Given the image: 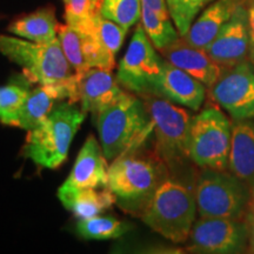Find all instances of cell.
Here are the masks:
<instances>
[{"mask_svg":"<svg viewBox=\"0 0 254 254\" xmlns=\"http://www.w3.org/2000/svg\"><path fill=\"white\" fill-rule=\"evenodd\" d=\"M209 90L212 99L233 120L254 119V68L251 62L225 69Z\"/></svg>","mask_w":254,"mask_h":254,"instance_id":"12","label":"cell"},{"mask_svg":"<svg viewBox=\"0 0 254 254\" xmlns=\"http://www.w3.org/2000/svg\"><path fill=\"white\" fill-rule=\"evenodd\" d=\"M241 4V0H214L200 12L182 38L196 49L206 50Z\"/></svg>","mask_w":254,"mask_h":254,"instance_id":"18","label":"cell"},{"mask_svg":"<svg viewBox=\"0 0 254 254\" xmlns=\"http://www.w3.org/2000/svg\"><path fill=\"white\" fill-rule=\"evenodd\" d=\"M160 52L168 63L184 69L207 87L214 85L226 69L215 63L205 50L190 45L182 37Z\"/></svg>","mask_w":254,"mask_h":254,"instance_id":"17","label":"cell"},{"mask_svg":"<svg viewBox=\"0 0 254 254\" xmlns=\"http://www.w3.org/2000/svg\"><path fill=\"white\" fill-rule=\"evenodd\" d=\"M0 53L20 66L28 81L38 85L59 84L73 73L58 38L39 44L0 34Z\"/></svg>","mask_w":254,"mask_h":254,"instance_id":"5","label":"cell"},{"mask_svg":"<svg viewBox=\"0 0 254 254\" xmlns=\"http://www.w3.org/2000/svg\"><path fill=\"white\" fill-rule=\"evenodd\" d=\"M109 166L101 145L90 135L79 152L71 173L62 189H105L109 187Z\"/></svg>","mask_w":254,"mask_h":254,"instance_id":"16","label":"cell"},{"mask_svg":"<svg viewBox=\"0 0 254 254\" xmlns=\"http://www.w3.org/2000/svg\"><path fill=\"white\" fill-rule=\"evenodd\" d=\"M205 51L225 68L245 62L250 51V34L247 9L243 4L239 5L228 23Z\"/></svg>","mask_w":254,"mask_h":254,"instance_id":"14","label":"cell"},{"mask_svg":"<svg viewBox=\"0 0 254 254\" xmlns=\"http://www.w3.org/2000/svg\"><path fill=\"white\" fill-rule=\"evenodd\" d=\"M249 239V225L225 218H200L190 234L192 251L207 254L241 253Z\"/></svg>","mask_w":254,"mask_h":254,"instance_id":"11","label":"cell"},{"mask_svg":"<svg viewBox=\"0 0 254 254\" xmlns=\"http://www.w3.org/2000/svg\"><path fill=\"white\" fill-rule=\"evenodd\" d=\"M249 232H250V239H249V250L251 253H254V214L249 215Z\"/></svg>","mask_w":254,"mask_h":254,"instance_id":"32","label":"cell"},{"mask_svg":"<svg viewBox=\"0 0 254 254\" xmlns=\"http://www.w3.org/2000/svg\"><path fill=\"white\" fill-rule=\"evenodd\" d=\"M140 20L146 34L158 51L165 50L180 38L172 19L161 17L145 5L141 7Z\"/></svg>","mask_w":254,"mask_h":254,"instance_id":"23","label":"cell"},{"mask_svg":"<svg viewBox=\"0 0 254 254\" xmlns=\"http://www.w3.org/2000/svg\"><path fill=\"white\" fill-rule=\"evenodd\" d=\"M58 39L66 59L74 72H82L90 68L87 66L82 49V37L69 25H59Z\"/></svg>","mask_w":254,"mask_h":254,"instance_id":"27","label":"cell"},{"mask_svg":"<svg viewBox=\"0 0 254 254\" xmlns=\"http://www.w3.org/2000/svg\"><path fill=\"white\" fill-rule=\"evenodd\" d=\"M160 168L150 159L124 154L109 168V189L126 213L140 215L163 183Z\"/></svg>","mask_w":254,"mask_h":254,"instance_id":"4","label":"cell"},{"mask_svg":"<svg viewBox=\"0 0 254 254\" xmlns=\"http://www.w3.org/2000/svg\"><path fill=\"white\" fill-rule=\"evenodd\" d=\"M59 101L51 85H39L30 90L26 100L15 112L6 125L20 127L31 131L40 125L55 109V103Z\"/></svg>","mask_w":254,"mask_h":254,"instance_id":"22","label":"cell"},{"mask_svg":"<svg viewBox=\"0 0 254 254\" xmlns=\"http://www.w3.org/2000/svg\"><path fill=\"white\" fill-rule=\"evenodd\" d=\"M146 107L152 120L157 151L168 166L190 159V128L192 117L182 107L164 98L147 95Z\"/></svg>","mask_w":254,"mask_h":254,"instance_id":"8","label":"cell"},{"mask_svg":"<svg viewBox=\"0 0 254 254\" xmlns=\"http://www.w3.org/2000/svg\"><path fill=\"white\" fill-rule=\"evenodd\" d=\"M63 1H64V2H65V4H66V2H67V0H63Z\"/></svg>","mask_w":254,"mask_h":254,"instance_id":"35","label":"cell"},{"mask_svg":"<svg viewBox=\"0 0 254 254\" xmlns=\"http://www.w3.org/2000/svg\"><path fill=\"white\" fill-rule=\"evenodd\" d=\"M99 189H62L58 190V198L64 207L71 211L79 219H87L100 215L114 202L113 193L109 187Z\"/></svg>","mask_w":254,"mask_h":254,"instance_id":"20","label":"cell"},{"mask_svg":"<svg viewBox=\"0 0 254 254\" xmlns=\"http://www.w3.org/2000/svg\"><path fill=\"white\" fill-rule=\"evenodd\" d=\"M155 50L142 25L139 24L119 64L117 79L122 86L141 97L153 95L164 63Z\"/></svg>","mask_w":254,"mask_h":254,"instance_id":"10","label":"cell"},{"mask_svg":"<svg viewBox=\"0 0 254 254\" xmlns=\"http://www.w3.org/2000/svg\"><path fill=\"white\" fill-rule=\"evenodd\" d=\"M214 0H166L168 13L180 37H184L200 12Z\"/></svg>","mask_w":254,"mask_h":254,"instance_id":"26","label":"cell"},{"mask_svg":"<svg viewBox=\"0 0 254 254\" xmlns=\"http://www.w3.org/2000/svg\"><path fill=\"white\" fill-rule=\"evenodd\" d=\"M206 86L184 69L164 60L153 95L198 111L204 104Z\"/></svg>","mask_w":254,"mask_h":254,"instance_id":"15","label":"cell"},{"mask_svg":"<svg viewBox=\"0 0 254 254\" xmlns=\"http://www.w3.org/2000/svg\"><path fill=\"white\" fill-rule=\"evenodd\" d=\"M126 33L127 30L110 19L104 18L98 9L94 13L91 30L86 33H80L88 67L112 71L116 66V56L122 49Z\"/></svg>","mask_w":254,"mask_h":254,"instance_id":"13","label":"cell"},{"mask_svg":"<svg viewBox=\"0 0 254 254\" xmlns=\"http://www.w3.org/2000/svg\"><path fill=\"white\" fill-rule=\"evenodd\" d=\"M66 24L80 33H86L93 26L95 9H93L91 0H67L65 4Z\"/></svg>","mask_w":254,"mask_h":254,"instance_id":"28","label":"cell"},{"mask_svg":"<svg viewBox=\"0 0 254 254\" xmlns=\"http://www.w3.org/2000/svg\"><path fill=\"white\" fill-rule=\"evenodd\" d=\"M142 0H101L100 13L128 31L141 19Z\"/></svg>","mask_w":254,"mask_h":254,"instance_id":"25","label":"cell"},{"mask_svg":"<svg viewBox=\"0 0 254 254\" xmlns=\"http://www.w3.org/2000/svg\"><path fill=\"white\" fill-rule=\"evenodd\" d=\"M232 124L221 110L207 107L193 117L190 128V159L209 170L228 167Z\"/></svg>","mask_w":254,"mask_h":254,"instance_id":"7","label":"cell"},{"mask_svg":"<svg viewBox=\"0 0 254 254\" xmlns=\"http://www.w3.org/2000/svg\"><path fill=\"white\" fill-rule=\"evenodd\" d=\"M195 194L184 184L164 179L142 212V221L165 239L183 244L195 222Z\"/></svg>","mask_w":254,"mask_h":254,"instance_id":"3","label":"cell"},{"mask_svg":"<svg viewBox=\"0 0 254 254\" xmlns=\"http://www.w3.org/2000/svg\"><path fill=\"white\" fill-rule=\"evenodd\" d=\"M142 5L147 6L148 8L157 14L161 15V17L171 18L170 13H168L166 0H142Z\"/></svg>","mask_w":254,"mask_h":254,"instance_id":"31","label":"cell"},{"mask_svg":"<svg viewBox=\"0 0 254 254\" xmlns=\"http://www.w3.org/2000/svg\"><path fill=\"white\" fill-rule=\"evenodd\" d=\"M59 25L55 8L47 6L14 19L8 25L7 31L23 39L39 44H49L58 38Z\"/></svg>","mask_w":254,"mask_h":254,"instance_id":"21","label":"cell"},{"mask_svg":"<svg viewBox=\"0 0 254 254\" xmlns=\"http://www.w3.org/2000/svg\"><path fill=\"white\" fill-rule=\"evenodd\" d=\"M129 230L125 222L112 217H95L80 219L77 225L79 236L87 240H110L120 238Z\"/></svg>","mask_w":254,"mask_h":254,"instance_id":"24","label":"cell"},{"mask_svg":"<svg viewBox=\"0 0 254 254\" xmlns=\"http://www.w3.org/2000/svg\"><path fill=\"white\" fill-rule=\"evenodd\" d=\"M196 209L200 218H243L250 206V186L233 173L205 168L195 187Z\"/></svg>","mask_w":254,"mask_h":254,"instance_id":"6","label":"cell"},{"mask_svg":"<svg viewBox=\"0 0 254 254\" xmlns=\"http://www.w3.org/2000/svg\"><path fill=\"white\" fill-rule=\"evenodd\" d=\"M247 20H249V34H250V62L254 65V0L250 2L247 8Z\"/></svg>","mask_w":254,"mask_h":254,"instance_id":"30","label":"cell"},{"mask_svg":"<svg viewBox=\"0 0 254 254\" xmlns=\"http://www.w3.org/2000/svg\"><path fill=\"white\" fill-rule=\"evenodd\" d=\"M28 92L30 90L18 84L0 86V122L6 125L26 100Z\"/></svg>","mask_w":254,"mask_h":254,"instance_id":"29","label":"cell"},{"mask_svg":"<svg viewBox=\"0 0 254 254\" xmlns=\"http://www.w3.org/2000/svg\"><path fill=\"white\" fill-rule=\"evenodd\" d=\"M254 214V182L252 185V192H251V201H250V214Z\"/></svg>","mask_w":254,"mask_h":254,"instance_id":"33","label":"cell"},{"mask_svg":"<svg viewBox=\"0 0 254 254\" xmlns=\"http://www.w3.org/2000/svg\"><path fill=\"white\" fill-rule=\"evenodd\" d=\"M93 118L107 160L135 151L153 132V120L146 105L127 92Z\"/></svg>","mask_w":254,"mask_h":254,"instance_id":"1","label":"cell"},{"mask_svg":"<svg viewBox=\"0 0 254 254\" xmlns=\"http://www.w3.org/2000/svg\"><path fill=\"white\" fill-rule=\"evenodd\" d=\"M100 1L101 0H91L92 7H93V9H95V11L100 8Z\"/></svg>","mask_w":254,"mask_h":254,"instance_id":"34","label":"cell"},{"mask_svg":"<svg viewBox=\"0 0 254 254\" xmlns=\"http://www.w3.org/2000/svg\"><path fill=\"white\" fill-rule=\"evenodd\" d=\"M228 167L234 176L252 187L254 182V119L234 120L232 124Z\"/></svg>","mask_w":254,"mask_h":254,"instance_id":"19","label":"cell"},{"mask_svg":"<svg viewBox=\"0 0 254 254\" xmlns=\"http://www.w3.org/2000/svg\"><path fill=\"white\" fill-rule=\"evenodd\" d=\"M109 69L91 67L73 72L65 81L55 84L58 99L81 105V110L93 117L118 101L126 93Z\"/></svg>","mask_w":254,"mask_h":254,"instance_id":"9","label":"cell"},{"mask_svg":"<svg viewBox=\"0 0 254 254\" xmlns=\"http://www.w3.org/2000/svg\"><path fill=\"white\" fill-rule=\"evenodd\" d=\"M86 117L75 104L63 101L34 129L28 131L24 157L44 168L55 170L68 155L69 145Z\"/></svg>","mask_w":254,"mask_h":254,"instance_id":"2","label":"cell"}]
</instances>
